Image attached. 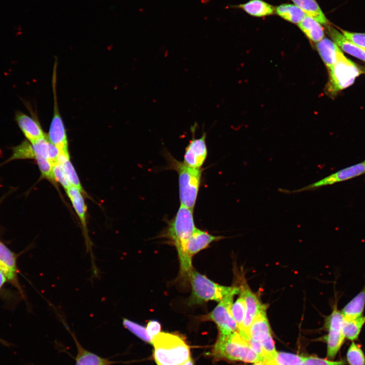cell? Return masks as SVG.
Here are the masks:
<instances>
[{
  "label": "cell",
  "mask_w": 365,
  "mask_h": 365,
  "mask_svg": "<svg viewBox=\"0 0 365 365\" xmlns=\"http://www.w3.org/2000/svg\"><path fill=\"white\" fill-rule=\"evenodd\" d=\"M0 343H2V344L4 345H8L9 343H8V342H7L6 341H5L1 339V338H0Z\"/></svg>",
  "instance_id": "60d3db41"
},
{
  "label": "cell",
  "mask_w": 365,
  "mask_h": 365,
  "mask_svg": "<svg viewBox=\"0 0 365 365\" xmlns=\"http://www.w3.org/2000/svg\"><path fill=\"white\" fill-rule=\"evenodd\" d=\"M275 12L285 20L295 24H299L307 16L302 10L293 4L280 5L276 8Z\"/></svg>",
  "instance_id": "4316f807"
},
{
  "label": "cell",
  "mask_w": 365,
  "mask_h": 365,
  "mask_svg": "<svg viewBox=\"0 0 365 365\" xmlns=\"http://www.w3.org/2000/svg\"><path fill=\"white\" fill-rule=\"evenodd\" d=\"M342 33L350 42L365 49V33L341 30Z\"/></svg>",
  "instance_id": "8d00e7d4"
},
{
  "label": "cell",
  "mask_w": 365,
  "mask_h": 365,
  "mask_svg": "<svg viewBox=\"0 0 365 365\" xmlns=\"http://www.w3.org/2000/svg\"><path fill=\"white\" fill-rule=\"evenodd\" d=\"M298 26L310 41L317 43L324 38V30L320 23L309 16H306Z\"/></svg>",
  "instance_id": "603a6c76"
},
{
  "label": "cell",
  "mask_w": 365,
  "mask_h": 365,
  "mask_svg": "<svg viewBox=\"0 0 365 365\" xmlns=\"http://www.w3.org/2000/svg\"><path fill=\"white\" fill-rule=\"evenodd\" d=\"M304 357L284 352H276L266 358L263 362L265 365H303Z\"/></svg>",
  "instance_id": "d4e9b609"
},
{
  "label": "cell",
  "mask_w": 365,
  "mask_h": 365,
  "mask_svg": "<svg viewBox=\"0 0 365 365\" xmlns=\"http://www.w3.org/2000/svg\"><path fill=\"white\" fill-rule=\"evenodd\" d=\"M41 172V177L52 183L56 182L53 175V164L47 159L35 156L34 159Z\"/></svg>",
  "instance_id": "d6a6232c"
},
{
  "label": "cell",
  "mask_w": 365,
  "mask_h": 365,
  "mask_svg": "<svg viewBox=\"0 0 365 365\" xmlns=\"http://www.w3.org/2000/svg\"><path fill=\"white\" fill-rule=\"evenodd\" d=\"M343 321L344 316L341 310L338 309L337 304L336 303L332 313L325 320V326L328 333L324 340L327 345L326 355L329 358H335L344 342Z\"/></svg>",
  "instance_id": "ba28073f"
},
{
  "label": "cell",
  "mask_w": 365,
  "mask_h": 365,
  "mask_svg": "<svg viewBox=\"0 0 365 365\" xmlns=\"http://www.w3.org/2000/svg\"><path fill=\"white\" fill-rule=\"evenodd\" d=\"M53 171L55 181L60 183L65 190L72 186L61 164H54Z\"/></svg>",
  "instance_id": "e575fe53"
},
{
  "label": "cell",
  "mask_w": 365,
  "mask_h": 365,
  "mask_svg": "<svg viewBox=\"0 0 365 365\" xmlns=\"http://www.w3.org/2000/svg\"><path fill=\"white\" fill-rule=\"evenodd\" d=\"M317 50L328 70L336 62L338 52L341 49L334 42L323 38L316 43Z\"/></svg>",
  "instance_id": "d6986e66"
},
{
  "label": "cell",
  "mask_w": 365,
  "mask_h": 365,
  "mask_svg": "<svg viewBox=\"0 0 365 365\" xmlns=\"http://www.w3.org/2000/svg\"><path fill=\"white\" fill-rule=\"evenodd\" d=\"M240 288L236 287L225 296L206 318L213 321L219 330V335H228L237 331V325L231 312L234 296L239 293Z\"/></svg>",
  "instance_id": "52a82bcc"
},
{
  "label": "cell",
  "mask_w": 365,
  "mask_h": 365,
  "mask_svg": "<svg viewBox=\"0 0 365 365\" xmlns=\"http://www.w3.org/2000/svg\"><path fill=\"white\" fill-rule=\"evenodd\" d=\"M181 365H194V362L192 360V358L190 357L188 360H187L185 362H184Z\"/></svg>",
  "instance_id": "ab89813d"
},
{
  "label": "cell",
  "mask_w": 365,
  "mask_h": 365,
  "mask_svg": "<svg viewBox=\"0 0 365 365\" xmlns=\"http://www.w3.org/2000/svg\"><path fill=\"white\" fill-rule=\"evenodd\" d=\"M34 153L32 143L26 139L12 149L11 156L5 161L9 162L15 160L34 159Z\"/></svg>",
  "instance_id": "f546056e"
},
{
  "label": "cell",
  "mask_w": 365,
  "mask_h": 365,
  "mask_svg": "<svg viewBox=\"0 0 365 365\" xmlns=\"http://www.w3.org/2000/svg\"><path fill=\"white\" fill-rule=\"evenodd\" d=\"M197 126V123H195L191 127L192 138L186 148L182 162L189 167L201 168L207 155L206 132L203 131L202 136L199 138H196L195 136Z\"/></svg>",
  "instance_id": "8fae6325"
},
{
  "label": "cell",
  "mask_w": 365,
  "mask_h": 365,
  "mask_svg": "<svg viewBox=\"0 0 365 365\" xmlns=\"http://www.w3.org/2000/svg\"><path fill=\"white\" fill-rule=\"evenodd\" d=\"M56 163L62 165L71 186L78 188L82 193L84 192L78 174L70 162L69 154L60 152Z\"/></svg>",
  "instance_id": "f1b7e54d"
},
{
  "label": "cell",
  "mask_w": 365,
  "mask_h": 365,
  "mask_svg": "<svg viewBox=\"0 0 365 365\" xmlns=\"http://www.w3.org/2000/svg\"><path fill=\"white\" fill-rule=\"evenodd\" d=\"M364 163H365V161H364Z\"/></svg>",
  "instance_id": "ee69618b"
},
{
  "label": "cell",
  "mask_w": 365,
  "mask_h": 365,
  "mask_svg": "<svg viewBox=\"0 0 365 365\" xmlns=\"http://www.w3.org/2000/svg\"><path fill=\"white\" fill-rule=\"evenodd\" d=\"M56 67L55 63L52 78L54 97L53 114L51 121L48 138L51 143L62 153H69L68 143L65 126L60 115L56 93Z\"/></svg>",
  "instance_id": "9c48e42d"
},
{
  "label": "cell",
  "mask_w": 365,
  "mask_h": 365,
  "mask_svg": "<svg viewBox=\"0 0 365 365\" xmlns=\"http://www.w3.org/2000/svg\"><path fill=\"white\" fill-rule=\"evenodd\" d=\"M344 360L333 361L315 356L304 357L303 365H344Z\"/></svg>",
  "instance_id": "d590c367"
},
{
  "label": "cell",
  "mask_w": 365,
  "mask_h": 365,
  "mask_svg": "<svg viewBox=\"0 0 365 365\" xmlns=\"http://www.w3.org/2000/svg\"><path fill=\"white\" fill-rule=\"evenodd\" d=\"M364 173L365 163L364 162H363L339 170L317 181L301 188L294 190L280 189L279 190L280 192L287 194L310 191L323 186L345 181L359 176Z\"/></svg>",
  "instance_id": "30bf717a"
},
{
  "label": "cell",
  "mask_w": 365,
  "mask_h": 365,
  "mask_svg": "<svg viewBox=\"0 0 365 365\" xmlns=\"http://www.w3.org/2000/svg\"><path fill=\"white\" fill-rule=\"evenodd\" d=\"M365 307V283L361 291L341 310L345 318H356L363 315Z\"/></svg>",
  "instance_id": "44dd1931"
},
{
  "label": "cell",
  "mask_w": 365,
  "mask_h": 365,
  "mask_svg": "<svg viewBox=\"0 0 365 365\" xmlns=\"http://www.w3.org/2000/svg\"><path fill=\"white\" fill-rule=\"evenodd\" d=\"M15 118L26 140L31 143L47 136L36 119L21 111L16 113Z\"/></svg>",
  "instance_id": "5bb4252c"
},
{
  "label": "cell",
  "mask_w": 365,
  "mask_h": 365,
  "mask_svg": "<svg viewBox=\"0 0 365 365\" xmlns=\"http://www.w3.org/2000/svg\"><path fill=\"white\" fill-rule=\"evenodd\" d=\"M196 229L193 217V210L180 205L175 216L170 221L165 236L173 243L177 251L180 265V273L188 278L193 269L192 262L185 253V244Z\"/></svg>",
  "instance_id": "6da1fadb"
},
{
  "label": "cell",
  "mask_w": 365,
  "mask_h": 365,
  "mask_svg": "<svg viewBox=\"0 0 365 365\" xmlns=\"http://www.w3.org/2000/svg\"><path fill=\"white\" fill-rule=\"evenodd\" d=\"M234 7L242 9L248 14L256 17L271 15L275 11L272 6L262 0H250Z\"/></svg>",
  "instance_id": "cb8c5ba5"
},
{
  "label": "cell",
  "mask_w": 365,
  "mask_h": 365,
  "mask_svg": "<svg viewBox=\"0 0 365 365\" xmlns=\"http://www.w3.org/2000/svg\"><path fill=\"white\" fill-rule=\"evenodd\" d=\"M170 160L171 167L178 174L180 205L193 210L199 190L202 170L189 167L173 157Z\"/></svg>",
  "instance_id": "277c9868"
},
{
  "label": "cell",
  "mask_w": 365,
  "mask_h": 365,
  "mask_svg": "<svg viewBox=\"0 0 365 365\" xmlns=\"http://www.w3.org/2000/svg\"><path fill=\"white\" fill-rule=\"evenodd\" d=\"M266 309L267 306L260 311L252 322L248 332L250 337L260 344L272 338Z\"/></svg>",
  "instance_id": "e0dca14e"
},
{
  "label": "cell",
  "mask_w": 365,
  "mask_h": 365,
  "mask_svg": "<svg viewBox=\"0 0 365 365\" xmlns=\"http://www.w3.org/2000/svg\"><path fill=\"white\" fill-rule=\"evenodd\" d=\"M188 278L190 280L192 289L189 300L190 305L201 304L208 301L220 302L236 287L218 284L194 269Z\"/></svg>",
  "instance_id": "5b68a950"
},
{
  "label": "cell",
  "mask_w": 365,
  "mask_h": 365,
  "mask_svg": "<svg viewBox=\"0 0 365 365\" xmlns=\"http://www.w3.org/2000/svg\"><path fill=\"white\" fill-rule=\"evenodd\" d=\"M123 324L129 331L143 341L149 343H152V338L149 335L146 328L127 318L123 319Z\"/></svg>",
  "instance_id": "836d02e7"
},
{
  "label": "cell",
  "mask_w": 365,
  "mask_h": 365,
  "mask_svg": "<svg viewBox=\"0 0 365 365\" xmlns=\"http://www.w3.org/2000/svg\"><path fill=\"white\" fill-rule=\"evenodd\" d=\"M32 145L34 153V158L35 156H40L47 159L53 165L56 163L60 151L50 142L47 136L32 143Z\"/></svg>",
  "instance_id": "ffe728a7"
},
{
  "label": "cell",
  "mask_w": 365,
  "mask_h": 365,
  "mask_svg": "<svg viewBox=\"0 0 365 365\" xmlns=\"http://www.w3.org/2000/svg\"><path fill=\"white\" fill-rule=\"evenodd\" d=\"M252 365H265V364H264L262 363L257 362V363H253V364H252Z\"/></svg>",
  "instance_id": "b9f144b4"
},
{
  "label": "cell",
  "mask_w": 365,
  "mask_h": 365,
  "mask_svg": "<svg viewBox=\"0 0 365 365\" xmlns=\"http://www.w3.org/2000/svg\"><path fill=\"white\" fill-rule=\"evenodd\" d=\"M65 191L70 200L75 212L81 221L85 239L86 250L87 251H89L91 255L93 274H97L98 271L94 264V256L92 250V243L88 234L86 223L87 207L82 194V192L74 186H71L69 188L65 190Z\"/></svg>",
  "instance_id": "7c38bea8"
},
{
  "label": "cell",
  "mask_w": 365,
  "mask_h": 365,
  "mask_svg": "<svg viewBox=\"0 0 365 365\" xmlns=\"http://www.w3.org/2000/svg\"><path fill=\"white\" fill-rule=\"evenodd\" d=\"M4 198H5V197H4V196H3V197H2L0 198V204H1V203H2V202L3 201V200H4Z\"/></svg>",
  "instance_id": "7bdbcfd3"
},
{
  "label": "cell",
  "mask_w": 365,
  "mask_h": 365,
  "mask_svg": "<svg viewBox=\"0 0 365 365\" xmlns=\"http://www.w3.org/2000/svg\"><path fill=\"white\" fill-rule=\"evenodd\" d=\"M327 26L330 36L341 50L365 62L364 49L350 42L342 32L332 26Z\"/></svg>",
  "instance_id": "ac0fdd59"
},
{
  "label": "cell",
  "mask_w": 365,
  "mask_h": 365,
  "mask_svg": "<svg viewBox=\"0 0 365 365\" xmlns=\"http://www.w3.org/2000/svg\"><path fill=\"white\" fill-rule=\"evenodd\" d=\"M76 342L78 352L76 365H110L113 363L86 350L78 342Z\"/></svg>",
  "instance_id": "83f0119b"
},
{
  "label": "cell",
  "mask_w": 365,
  "mask_h": 365,
  "mask_svg": "<svg viewBox=\"0 0 365 365\" xmlns=\"http://www.w3.org/2000/svg\"><path fill=\"white\" fill-rule=\"evenodd\" d=\"M146 330L149 335L153 339L155 336L160 333L161 325L156 320H151L148 322Z\"/></svg>",
  "instance_id": "74e56055"
},
{
  "label": "cell",
  "mask_w": 365,
  "mask_h": 365,
  "mask_svg": "<svg viewBox=\"0 0 365 365\" xmlns=\"http://www.w3.org/2000/svg\"><path fill=\"white\" fill-rule=\"evenodd\" d=\"M240 293L244 297L246 312L241 328L237 331L239 333H248L249 328L260 311L267 306L261 303L258 297L247 286H242Z\"/></svg>",
  "instance_id": "4fadbf2b"
},
{
  "label": "cell",
  "mask_w": 365,
  "mask_h": 365,
  "mask_svg": "<svg viewBox=\"0 0 365 365\" xmlns=\"http://www.w3.org/2000/svg\"><path fill=\"white\" fill-rule=\"evenodd\" d=\"M212 354L217 359L263 363V358L252 349L237 331L228 335H219Z\"/></svg>",
  "instance_id": "3957f363"
},
{
  "label": "cell",
  "mask_w": 365,
  "mask_h": 365,
  "mask_svg": "<svg viewBox=\"0 0 365 365\" xmlns=\"http://www.w3.org/2000/svg\"><path fill=\"white\" fill-rule=\"evenodd\" d=\"M365 324V316L356 318L344 317L343 332L345 338L351 341L357 340Z\"/></svg>",
  "instance_id": "484cf974"
},
{
  "label": "cell",
  "mask_w": 365,
  "mask_h": 365,
  "mask_svg": "<svg viewBox=\"0 0 365 365\" xmlns=\"http://www.w3.org/2000/svg\"><path fill=\"white\" fill-rule=\"evenodd\" d=\"M246 312L245 302L243 295L240 293V297L232 304L231 312L237 325V331L239 330L243 324Z\"/></svg>",
  "instance_id": "1f68e13d"
},
{
  "label": "cell",
  "mask_w": 365,
  "mask_h": 365,
  "mask_svg": "<svg viewBox=\"0 0 365 365\" xmlns=\"http://www.w3.org/2000/svg\"><path fill=\"white\" fill-rule=\"evenodd\" d=\"M16 254L0 240V270L7 281L20 290Z\"/></svg>",
  "instance_id": "9a60e30c"
},
{
  "label": "cell",
  "mask_w": 365,
  "mask_h": 365,
  "mask_svg": "<svg viewBox=\"0 0 365 365\" xmlns=\"http://www.w3.org/2000/svg\"><path fill=\"white\" fill-rule=\"evenodd\" d=\"M347 361L349 365H365V355L360 346L352 342L346 353Z\"/></svg>",
  "instance_id": "4dcf8cb0"
},
{
  "label": "cell",
  "mask_w": 365,
  "mask_h": 365,
  "mask_svg": "<svg viewBox=\"0 0 365 365\" xmlns=\"http://www.w3.org/2000/svg\"><path fill=\"white\" fill-rule=\"evenodd\" d=\"M327 91L332 96L352 85L362 70L353 61L346 57L340 50L337 54L336 62L329 70Z\"/></svg>",
  "instance_id": "8992f818"
},
{
  "label": "cell",
  "mask_w": 365,
  "mask_h": 365,
  "mask_svg": "<svg viewBox=\"0 0 365 365\" xmlns=\"http://www.w3.org/2000/svg\"><path fill=\"white\" fill-rule=\"evenodd\" d=\"M223 238L213 236L196 228L185 244V253L188 259L192 262L194 255L206 248L212 242Z\"/></svg>",
  "instance_id": "2e32d148"
},
{
  "label": "cell",
  "mask_w": 365,
  "mask_h": 365,
  "mask_svg": "<svg viewBox=\"0 0 365 365\" xmlns=\"http://www.w3.org/2000/svg\"><path fill=\"white\" fill-rule=\"evenodd\" d=\"M307 16H309L319 23L327 26L330 22L315 0H291Z\"/></svg>",
  "instance_id": "7402d4cb"
},
{
  "label": "cell",
  "mask_w": 365,
  "mask_h": 365,
  "mask_svg": "<svg viewBox=\"0 0 365 365\" xmlns=\"http://www.w3.org/2000/svg\"><path fill=\"white\" fill-rule=\"evenodd\" d=\"M158 365H181L190 357V348L178 335L159 333L152 339Z\"/></svg>",
  "instance_id": "7a4b0ae2"
},
{
  "label": "cell",
  "mask_w": 365,
  "mask_h": 365,
  "mask_svg": "<svg viewBox=\"0 0 365 365\" xmlns=\"http://www.w3.org/2000/svg\"><path fill=\"white\" fill-rule=\"evenodd\" d=\"M7 281V279L4 275V274L2 272V271L0 270V289L2 288V287L3 286V285L5 284V283Z\"/></svg>",
  "instance_id": "f35d334b"
}]
</instances>
